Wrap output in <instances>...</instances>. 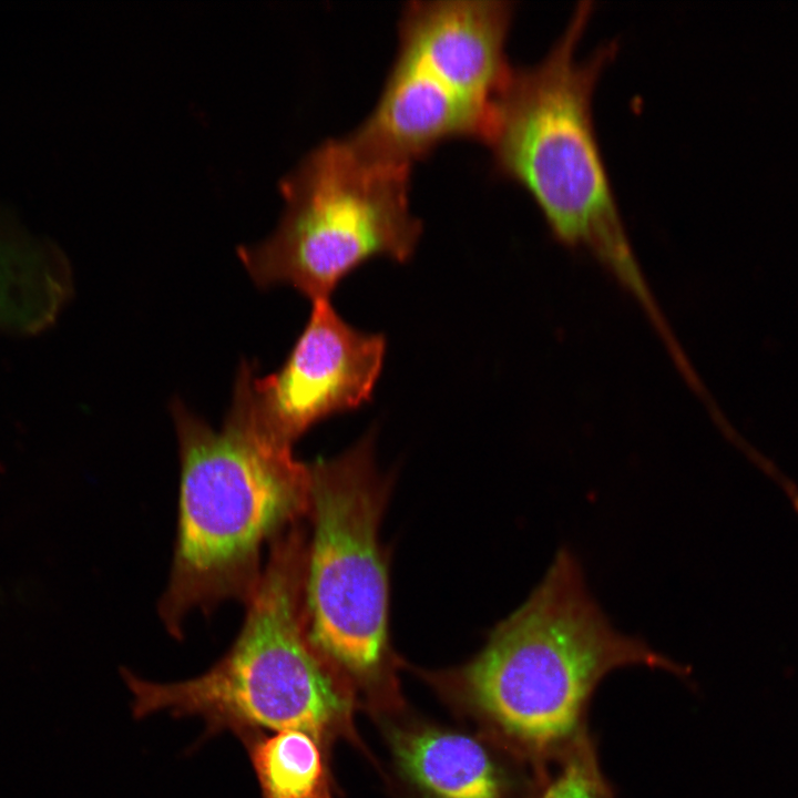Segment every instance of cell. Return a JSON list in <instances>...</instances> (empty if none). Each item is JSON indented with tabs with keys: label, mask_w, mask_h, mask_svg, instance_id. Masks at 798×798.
<instances>
[{
	"label": "cell",
	"mask_w": 798,
	"mask_h": 798,
	"mask_svg": "<svg viewBox=\"0 0 798 798\" xmlns=\"http://www.w3.org/2000/svg\"><path fill=\"white\" fill-rule=\"evenodd\" d=\"M253 368L237 375L232 407L219 430L175 400L181 461L174 557L158 614L181 638L193 611L226 600L247 603L260 580L263 545L309 513L310 463L262 420Z\"/></svg>",
	"instance_id": "1"
},
{
	"label": "cell",
	"mask_w": 798,
	"mask_h": 798,
	"mask_svg": "<svg viewBox=\"0 0 798 798\" xmlns=\"http://www.w3.org/2000/svg\"><path fill=\"white\" fill-rule=\"evenodd\" d=\"M636 665L688 675L685 666L613 627L589 592L579 560L562 548L460 678L478 708L542 774L590 736L589 705L602 679Z\"/></svg>",
	"instance_id": "2"
},
{
	"label": "cell",
	"mask_w": 798,
	"mask_h": 798,
	"mask_svg": "<svg viewBox=\"0 0 798 798\" xmlns=\"http://www.w3.org/2000/svg\"><path fill=\"white\" fill-rule=\"evenodd\" d=\"M591 13L592 3L580 2L546 57L512 70L487 143L497 168L531 195L553 234L589 249L648 306L593 122L595 85L615 44L576 54Z\"/></svg>",
	"instance_id": "3"
},
{
	"label": "cell",
	"mask_w": 798,
	"mask_h": 798,
	"mask_svg": "<svg viewBox=\"0 0 798 798\" xmlns=\"http://www.w3.org/2000/svg\"><path fill=\"white\" fill-rule=\"evenodd\" d=\"M307 542L304 521L270 541L241 632L209 671L168 684L123 672L136 717L168 710L219 724L301 730L315 738L346 718L347 698L307 631Z\"/></svg>",
	"instance_id": "4"
},
{
	"label": "cell",
	"mask_w": 798,
	"mask_h": 798,
	"mask_svg": "<svg viewBox=\"0 0 798 798\" xmlns=\"http://www.w3.org/2000/svg\"><path fill=\"white\" fill-rule=\"evenodd\" d=\"M513 9L500 0L412 1L381 95L349 136L367 152L411 165L454 137L487 142L510 80Z\"/></svg>",
	"instance_id": "5"
},
{
	"label": "cell",
	"mask_w": 798,
	"mask_h": 798,
	"mask_svg": "<svg viewBox=\"0 0 798 798\" xmlns=\"http://www.w3.org/2000/svg\"><path fill=\"white\" fill-rule=\"evenodd\" d=\"M410 168L349 136L321 143L283 180V218L269 238L238 249L243 265L258 286L290 285L315 301L372 258L407 262L421 234Z\"/></svg>",
	"instance_id": "6"
},
{
	"label": "cell",
	"mask_w": 798,
	"mask_h": 798,
	"mask_svg": "<svg viewBox=\"0 0 798 798\" xmlns=\"http://www.w3.org/2000/svg\"><path fill=\"white\" fill-rule=\"evenodd\" d=\"M390 478L377 469L374 433L336 458L310 463L304 613L329 661L359 676L388 654V572L379 526Z\"/></svg>",
	"instance_id": "7"
},
{
	"label": "cell",
	"mask_w": 798,
	"mask_h": 798,
	"mask_svg": "<svg viewBox=\"0 0 798 798\" xmlns=\"http://www.w3.org/2000/svg\"><path fill=\"white\" fill-rule=\"evenodd\" d=\"M385 351L381 334L349 325L330 299L313 301L308 321L282 368L253 380L262 420L293 446L316 423L371 399Z\"/></svg>",
	"instance_id": "8"
},
{
	"label": "cell",
	"mask_w": 798,
	"mask_h": 798,
	"mask_svg": "<svg viewBox=\"0 0 798 798\" xmlns=\"http://www.w3.org/2000/svg\"><path fill=\"white\" fill-rule=\"evenodd\" d=\"M69 291L68 268L58 248L0 209V332L44 329Z\"/></svg>",
	"instance_id": "9"
},
{
	"label": "cell",
	"mask_w": 798,
	"mask_h": 798,
	"mask_svg": "<svg viewBox=\"0 0 798 798\" xmlns=\"http://www.w3.org/2000/svg\"><path fill=\"white\" fill-rule=\"evenodd\" d=\"M392 747L408 777L433 798H508L510 780L493 755L467 735L398 732Z\"/></svg>",
	"instance_id": "10"
},
{
	"label": "cell",
	"mask_w": 798,
	"mask_h": 798,
	"mask_svg": "<svg viewBox=\"0 0 798 798\" xmlns=\"http://www.w3.org/2000/svg\"><path fill=\"white\" fill-rule=\"evenodd\" d=\"M253 764L263 798H331L317 738L282 730L255 744Z\"/></svg>",
	"instance_id": "11"
},
{
	"label": "cell",
	"mask_w": 798,
	"mask_h": 798,
	"mask_svg": "<svg viewBox=\"0 0 798 798\" xmlns=\"http://www.w3.org/2000/svg\"><path fill=\"white\" fill-rule=\"evenodd\" d=\"M530 798H615L591 736L574 746L539 779Z\"/></svg>",
	"instance_id": "12"
}]
</instances>
